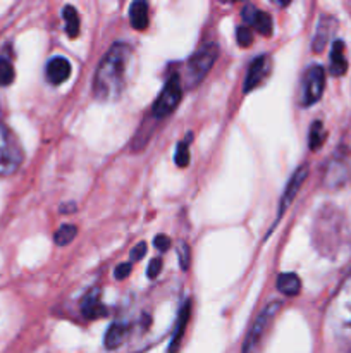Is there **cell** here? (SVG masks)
<instances>
[{
  "label": "cell",
  "instance_id": "obj_27",
  "mask_svg": "<svg viewBox=\"0 0 351 353\" xmlns=\"http://www.w3.org/2000/svg\"><path fill=\"white\" fill-rule=\"evenodd\" d=\"M160 271H162V261H160V259H153V261L150 262V265H148L147 276L150 279H155Z\"/></svg>",
  "mask_w": 351,
  "mask_h": 353
},
{
  "label": "cell",
  "instance_id": "obj_8",
  "mask_svg": "<svg viewBox=\"0 0 351 353\" xmlns=\"http://www.w3.org/2000/svg\"><path fill=\"white\" fill-rule=\"evenodd\" d=\"M268 71H270V61H268L267 55H260V57L255 59V61L251 62L250 69H248L246 79H244L243 85V92L250 93L251 90L260 86L262 81L268 76Z\"/></svg>",
  "mask_w": 351,
  "mask_h": 353
},
{
  "label": "cell",
  "instance_id": "obj_25",
  "mask_svg": "<svg viewBox=\"0 0 351 353\" xmlns=\"http://www.w3.org/2000/svg\"><path fill=\"white\" fill-rule=\"evenodd\" d=\"M178 257H179V264H181L182 271L189 268V259H191V254H189V247L184 243V241H179L178 243Z\"/></svg>",
  "mask_w": 351,
  "mask_h": 353
},
{
  "label": "cell",
  "instance_id": "obj_22",
  "mask_svg": "<svg viewBox=\"0 0 351 353\" xmlns=\"http://www.w3.org/2000/svg\"><path fill=\"white\" fill-rule=\"evenodd\" d=\"M14 81L12 62L7 57H0V86H9Z\"/></svg>",
  "mask_w": 351,
  "mask_h": 353
},
{
  "label": "cell",
  "instance_id": "obj_2",
  "mask_svg": "<svg viewBox=\"0 0 351 353\" xmlns=\"http://www.w3.org/2000/svg\"><path fill=\"white\" fill-rule=\"evenodd\" d=\"M329 326L339 348L351 353V274L330 303Z\"/></svg>",
  "mask_w": 351,
  "mask_h": 353
},
{
  "label": "cell",
  "instance_id": "obj_20",
  "mask_svg": "<svg viewBox=\"0 0 351 353\" xmlns=\"http://www.w3.org/2000/svg\"><path fill=\"white\" fill-rule=\"evenodd\" d=\"M323 140H326V130H323L320 121H315V123L312 124V130H310L308 147L312 148V150H319V148L322 147Z\"/></svg>",
  "mask_w": 351,
  "mask_h": 353
},
{
  "label": "cell",
  "instance_id": "obj_13",
  "mask_svg": "<svg viewBox=\"0 0 351 353\" xmlns=\"http://www.w3.org/2000/svg\"><path fill=\"white\" fill-rule=\"evenodd\" d=\"M330 74L343 76L348 69V61L344 57V43L341 40H336L330 50Z\"/></svg>",
  "mask_w": 351,
  "mask_h": 353
},
{
  "label": "cell",
  "instance_id": "obj_21",
  "mask_svg": "<svg viewBox=\"0 0 351 353\" xmlns=\"http://www.w3.org/2000/svg\"><path fill=\"white\" fill-rule=\"evenodd\" d=\"M76 234H78L76 226H72V224H65V226H62L61 230L55 233V243H57L58 247H65V245H69L72 240H74Z\"/></svg>",
  "mask_w": 351,
  "mask_h": 353
},
{
  "label": "cell",
  "instance_id": "obj_1",
  "mask_svg": "<svg viewBox=\"0 0 351 353\" xmlns=\"http://www.w3.org/2000/svg\"><path fill=\"white\" fill-rule=\"evenodd\" d=\"M131 61V47L114 43L100 62L93 78V97L100 102H112L120 97L126 86L127 64Z\"/></svg>",
  "mask_w": 351,
  "mask_h": 353
},
{
  "label": "cell",
  "instance_id": "obj_28",
  "mask_svg": "<svg viewBox=\"0 0 351 353\" xmlns=\"http://www.w3.org/2000/svg\"><path fill=\"white\" fill-rule=\"evenodd\" d=\"M131 269H133V264L131 262H126V264H120L116 268V272H114V276H116V279H126L127 276H129Z\"/></svg>",
  "mask_w": 351,
  "mask_h": 353
},
{
  "label": "cell",
  "instance_id": "obj_4",
  "mask_svg": "<svg viewBox=\"0 0 351 353\" xmlns=\"http://www.w3.org/2000/svg\"><path fill=\"white\" fill-rule=\"evenodd\" d=\"M182 97V86L179 74H172L171 78L165 83L164 90L160 92V95L155 100L153 107H151V116L155 119H164V117L171 116L176 110V107L179 105Z\"/></svg>",
  "mask_w": 351,
  "mask_h": 353
},
{
  "label": "cell",
  "instance_id": "obj_29",
  "mask_svg": "<svg viewBox=\"0 0 351 353\" xmlns=\"http://www.w3.org/2000/svg\"><path fill=\"white\" fill-rule=\"evenodd\" d=\"M153 245L157 247V250L165 252L169 250V247H171V238L165 236V234H158V236L153 240Z\"/></svg>",
  "mask_w": 351,
  "mask_h": 353
},
{
  "label": "cell",
  "instance_id": "obj_5",
  "mask_svg": "<svg viewBox=\"0 0 351 353\" xmlns=\"http://www.w3.org/2000/svg\"><path fill=\"white\" fill-rule=\"evenodd\" d=\"M281 310V303L272 302L265 307L260 312V316L257 317V321L251 326L250 333H248L246 340L243 343V353H257L260 348L262 341H264L265 334H267L268 327H270L272 321L277 316V312Z\"/></svg>",
  "mask_w": 351,
  "mask_h": 353
},
{
  "label": "cell",
  "instance_id": "obj_6",
  "mask_svg": "<svg viewBox=\"0 0 351 353\" xmlns=\"http://www.w3.org/2000/svg\"><path fill=\"white\" fill-rule=\"evenodd\" d=\"M217 55H219V47L215 43H206L198 52H195V55L188 62V76H186V81H188L189 86H196L209 74Z\"/></svg>",
  "mask_w": 351,
  "mask_h": 353
},
{
  "label": "cell",
  "instance_id": "obj_12",
  "mask_svg": "<svg viewBox=\"0 0 351 353\" xmlns=\"http://www.w3.org/2000/svg\"><path fill=\"white\" fill-rule=\"evenodd\" d=\"M81 312L86 319H100L107 314L105 307L100 303V292L93 288L81 302Z\"/></svg>",
  "mask_w": 351,
  "mask_h": 353
},
{
  "label": "cell",
  "instance_id": "obj_17",
  "mask_svg": "<svg viewBox=\"0 0 351 353\" xmlns=\"http://www.w3.org/2000/svg\"><path fill=\"white\" fill-rule=\"evenodd\" d=\"M277 290L288 296H296L299 293V290H301V281L292 272H284V274L279 276Z\"/></svg>",
  "mask_w": 351,
  "mask_h": 353
},
{
  "label": "cell",
  "instance_id": "obj_10",
  "mask_svg": "<svg viewBox=\"0 0 351 353\" xmlns=\"http://www.w3.org/2000/svg\"><path fill=\"white\" fill-rule=\"evenodd\" d=\"M246 26H253L264 37H270L272 34V19L268 14L258 10L255 6H246L241 12Z\"/></svg>",
  "mask_w": 351,
  "mask_h": 353
},
{
  "label": "cell",
  "instance_id": "obj_14",
  "mask_svg": "<svg viewBox=\"0 0 351 353\" xmlns=\"http://www.w3.org/2000/svg\"><path fill=\"white\" fill-rule=\"evenodd\" d=\"M189 314H191V302H186L184 305H182V309L179 310L178 326H176L174 336H172V340H171V347H169V353H176V352H178L179 345H181L182 334H184L186 326H188Z\"/></svg>",
  "mask_w": 351,
  "mask_h": 353
},
{
  "label": "cell",
  "instance_id": "obj_23",
  "mask_svg": "<svg viewBox=\"0 0 351 353\" xmlns=\"http://www.w3.org/2000/svg\"><path fill=\"white\" fill-rule=\"evenodd\" d=\"M174 161L179 168H186L189 162V150H188V143L186 141H181L178 143L176 147V155H174Z\"/></svg>",
  "mask_w": 351,
  "mask_h": 353
},
{
  "label": "cell",
  "instance_id": "obj_11",
  "mask_svg": "<svg viewBox=\"0 0 351 353\" xmlns=\"http://www.w3.org/2000/svg\"><path fill=\"white\" fill-rule=\"evenodd\" d=\"M45 74H47L50 85L58 86L71 76V64L64 57H54L52 61H48Z\"/></svg>",
  "mask_w": 351,
  "mask_h": 353
},
{
  "label": "cell",
  "instance_id": "obj_15",
  "mask_svg": "<svg viewBox=\"0 0 351 353\" xmlns=\"http://www.w3.org/2000/svg\"><path fill=\"white\" fill-rule=\"evenodd\" d=\"M127 336V326L120 323L110 324V327L107 330L105 338H103V345H105L107 350H116L120 345L124 343Z\"/></svg>",
  "mask_w": 351,
  "mask_h": 353
},
{
  "label": "cell",
  "instance_id": "obj_3",
  "mask_svg": "<svg viewBox=\"0 0 351 353\" xmlns=\"http://www.w3.org/2000/svg\"><path fill=\"white\" fill-rule=\"evenodd\" d=\"M23 159V148L17 138L6 124H0V176H9L16 172Z\"/></svg>",
  "mask_w": 351,
  "mask_h": 353
},
{
  "label": "cell",
  "instance_id": "obj_18",
  "mask_svg": "<svg viewBox=\"0 0 351 353\" xmlns=\"http://www.w3.org/2000/svg\"><path fill=\"white\" fill-rule=\"evenodd\" d=\"M62 17L65 21V33L69 34V38H76L79 34V17L78 12L72 6H65L62 9Z\"/></svg>",
  "mask_w": 351,
  "mask_h": 353
},
{
  "label": "cell",
  "instance_id": "obj_24",
  "mask_svg": "<svg viewBox=\"0 0 351 353\" xmlns=\"http://www.w3.org/2000/svg\"><path fill=\"white\" fill-rule=\"evenodd\" d=\"M236 38H237V43H240V47H250L251 41H253V33H251L250 28L244 24V26H237Z\"/></svg>",
  "mask_w": 351,
  "mask_h": 353
},
{
  "label": "cell",
  "instance_id": "obj_7",
  "mask_svg": "<svg viewBox=\"0 0 351 353\" xmlns=\"http://www.w3.org/2000/svg\"><path fill=\"white\" fill-rule=\"evenodd\" d=\"M326 86V71L322 65H312L303 78V105L319 102Z\"/></svg>",
  "mask_w": 351,
  "mask_h": 353
},
{
  "label": "cell",
  "instance_id": "obj_16",
  "mask_svg": "<svg viewBox=\"0 0 351 353\" xmlns=\"http://www.w3.org/2000/svg\"><path fill=\"white\" fill-rule=\"evenodd\" d=\"M129 21L131 26L138 31H143L148 26V6L143 0L131 3L129 7Z\"/></svg>",
  "mask_w": 351,
  "mask_h": 353
},
{
  "label": "cell",
  "instance_id": "obj_19",
  "mask_svg": "<svg viewBox=\"0 0 351 353\" xmlns=\"http://www.w3.org/2000/svg\"><path fill=\"white\" fill-rule=\"evenodd\" d=\"M330 17H323L319 24V30H317L315 38H313V50L315 52H322L323 47H326L327 40H329L330 33H332V28L329 26L330 23Z\"/></svg>",
  "mask_w": 351,
  "mask_h": 353
},
{
  "label": "cell",
  "instance_id": "obj_26",
  "mask_svg": "<svg viewBox=\"0 0 351 353\" xmlns=\"http://www.w3.org/2000/svg\"><path fill=\"white\" fill-rule=\"evenodd\" d=\"M145 254H147V243H143V241H141V243H138L136 247L131 250V264H133V262L141 261V259L145 257Z\"/></svg>",
  "mask_w": 351,
  "mask_h": 353
},
{
  "label": "cell",
  "instance_id": "obj_9",
  "mask_svg": "<svg viewBox=\"0 0 351 353\" xmlns=\"http://www.w3.org/2000/svg\"><path fill=\"white\" fill-rule=\"evenodd\" d=\"M306 176H308V168H306V165H301V168L291 176V179H289L288 186H286L284 190V195H282L281 199V203H279V217L288 210V207L291 205L292 200L296 199V195L299 193V188H301L303 183H305Z\"/></svg>",
  "mask_w": 351,
  "mask_h": 353
}]
</instances>
